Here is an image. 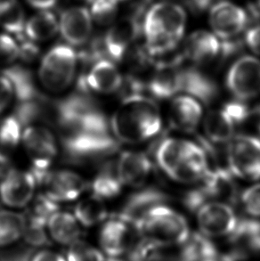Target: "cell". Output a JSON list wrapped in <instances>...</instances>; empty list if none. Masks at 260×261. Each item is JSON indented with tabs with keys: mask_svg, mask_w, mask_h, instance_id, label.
I'll return each instance as SVG.
<instances>
[{
	"mask_svg": "<svg viewBox=\"0 0 260 261\" xmlns=\"http://www.w3.org/2000/svg\"><path fill=\"white\" fill-rule=\"evenodd\" d=\"M258 3H259V4H260V0H259V1H258Z\"/></svg>",
	"mask_w": 260,
	"mask_h": 261,
	"instance_id": "db71d44e",
	"label": "cell"
},
{
	"mask_svg": "<svg viewBox=\"0 0 260 261\" xmlns=\"http://www.w3.org/2000/svg\"><path fill=\"white\" fill-rule=\"evenodd\" d=\"M59 22L53 13L44 11L31 18L25 24L24 34L34 42L46 41L57 35Z\"/></svg>",
	"mask_w": 260,
	"mask_h": 261,
	"instance_id": "f1b7e54d",
	"label": "cell"
},
{
	"mask_svg": "<svg viewBox=\"0 0 260 261\" xmlns=\"http://www.w3.org/2000/svg\"><path fill=\"white\" fill-rule=\"evenodd\" d=\"M166 201L167 196L161 191L152 188L139 191L127 200L118 217L136 227L137 223L151 208L166 203Z\"/></svg>",
	"mask_w": 260,
	"mask_h": 261,
	"instance_id": "cb8c5ba5",
	"label": "cell"
},
{
	"mask_svg": "<svg viewBox=\"0 0 260 261\" xmlns=\"http://www.w3.org/2000/svg\"><path fill=\"white\" fill-rule=\"evenodd\" d=\"M108 215L102 199L95 195L85 198L77 202L74 208V216L82 226L90 227L106 220Z\"/></svg>",
	"mask_w": 260,
	"mask_h": 261,
	"instance_id": "4dcf8cb0",
	"label": "cell"
},
{
	"mask_svg": "<svg viewBox=\"0 0 260 261\" xmlns=\"http://www.w3.org/2000/svg\"><path fill=\"white\" fill-rule=\"evenodd\" d=\"M236 126V120L225 107L207 113L203 120L206 137L216 144H228L235 137Z\"/></svg>",
	"mask_w": 260,
	"mask_h": 261,
	"instance_id": "d4e9b609",
	"label": "cell"
},
{
	"mask_svg": "<svg viewBox=\"0 0 260 261\" xmlns=\"http://www.w3.org/2000/svg\"><path fill=\"white\" fill-rule=\"evenodd\" d=\"M142 29L137 14L122 18L115 22L103 38L106 55L115 62L123 61L140 35Z\"/></svg>",
	"mask_w": 260,
	"mask_h": 261,
	"instance_id": "5bb4252c",
	"label": "cell"
},
{
	"mask_svg": "<svg viewBox=\"0 0 260 261\" xmlns=\"http://www.w3.org/2000/svg\"><path fill=\"white\" fill-rule=\"evenodd\" d=\"M187 25L183 7L171 2H161L148 10L143 22L144 49L150 57L171 53L178 46Z\"/></svg>",
	"mask_w": 260,
	"mask_h": 261,
	"instance_id": "7a4b0ae2",
	"label": "cell"
},
{
	"mask_svg": "<svg viewBox=\"0 0 260 261\" xmlns=\"http://www.w3.org/2000/svg\"><path fill=\"white\" fill-rule=\"evenodd\" d=\"M232 176L229 170H211L207 176L200 181L201 186L187 194L186 205L192 211H197L201 205L210 201L230 203L235 201L237 196V189Z\"/></svg>",
	"mask_w": 260,
	"mask_h": 261,
	"instance_id": "ba28073f",
	"label": "cell"
},
{
	"mask_svg": "<svg viewBox=\"0 0 260 261\" xmlns=\"http://www.w3.org/2000/svg\"><path fill=\"white\" fill-rule=\"evenodd\" d=\"M228 170L242 179H260V139L249 135L235 136L227 148Z\"/></svg>",
	"mask_w": 260,
	"mask_h": 261,
	"instance_id": "52a82bcc",
	"label": "cell"
},
{
	"mask_svg": "<svg viewBox=\"0 0 260 261\" xmlns=\"http://www.w3.org/2000/svg\"><path fill=\"white\" fill-rule=\"evenodd\" d=\"M136 228L144 239L162 246L182 245L191 236L186 218L165 203L151 208Z\"/></svg>",
	"mask_w": 260,
	"mask_h": 261,
	"instance_id": "3957f363",
	"label": "cell"
},
{
	"mask_svg": "<svg viewBox=\"0 0 260 261\" xmlns=\"http://www.w3.org/2000/svg\"><path fill=\"white\" fill-rule=\"evenodd\" d=\"M147 89L159 99L173 98L180 94L181 79L177 62L159 64L148 82Z\"/></svg>",
	"mask_w": 260,
	"mask_h": 261,
	"instance_id": "44dd1931",
	"label": "cell"
},
{
	"mask_svg": "<svg viewBox=\"0 0 260 261\" xmlns=\"http://www.w3.org/2000/svg\"><path fill=\"white\" fill-rule=\"evenodd\" d=\"M117 0H95L92 3V19L101 26L113 22L118 11Z\"/></svg>",
	"mask_w": 260,
	"mask_h": 261,
	"instance_id": "f35d334b",
	"label": "cell"
},
{
	"mask_svg": "<svg viewBox=\"0 0 260 261\" xmlns=\"http://www.w3.org/2000/svg\"><path fill=\"white\" fill-rule=\"evenodd\" d=\"M16 3H17L16 0H0V13L9 9Z\"/></svg>",
	"mask_w": 260,
	"mask_h": 261,
	"instance_id": "681fc988",
	"label": "cell"
},
{
	"mask_svg": "<svg viewBox=\"0 0 260 261\" xmlns=\"http://www.w3.org/2000/svg\"><path fill=\"white\" fill-rule=\"evenodd\" d=\"M30 261H66V259L56 251L42 250L33 255Z\"/></svg>",
	"mask_w": 260,
	"mask_h": 261,
	"instance_id": "f6af8a7d",
	"label": "cell"
},
{
	"mask_svg": "<svg viewBox=\"0 0 260 261\" xmlns=\"http://www.w3.org/2000/svg\"><path fill=\"white\" fill-rule=\"evenodd\" d=\"M85 1H87V2H88V3H93L94 1H95V0H85Z\"/></svg>",
	"mask_w": 260,
	"mask_h": 261,
	"instance_id": "816d5d0a",
	"label": "cell"
},
{
	"mask_svg": "<svg viewBox=\"0 0 260 261\" xmlns=\"http://www.w3.org/2000/svg\"><path fill=\"white\" fill-rule=\"evenodd\" d=\"M232 242L248 251H260V221L244 219L238 222L236 230L230 236Z\"/></svg>",
	"mask_w": 260,
	"mask_h": 261,
	"instance_id": "d6a6232c",
	"label": "cell"
},
{
	"mask_svg": "<svg viewBox=\"0 0 260 261\" xmlns=\"http://www.w3.org/2000/svg\"><path fill=\"white\" fill-rule=\"evenodd\" d=\"M117 1H122V0H117Z\"/></svg>",
	"mask_w": 260,
	"mask_h": 261,
	"instance_id": "f5cc1de1",
	"label": "cell"
},
{
	"mask_svg": "<svg viewBox=\"0 0 260 261\" xmlns=\"http://www.w3.org/2000/svg\"><path fill=\"white\" fill-rule=\"evenodd\" d=\"M222 43L218 37L206 31H197L185 44V57L197 64L211 63L221 53Z\"/></svg>",
	"mask_w": 260,
	"mask_h": 261,
	"instance_id": "7402d4cb",
	"label": "cell"
},
{
	"mask_svg": "<svg viewBox=\"0 0 260 261\" xmlns=\"http://www.w3.org/2000/svg\"><path fill=\"white\" fill-rule=\"evenodd\" d=\"M32 206L29 210L28 213L25 216L38 219L39 221L46 224L50 217L59 210L58 203L52 201L44 194H40L34 201L32 200Z\"/></svg>",
	"mask_w": 260,
	"mask_h": 261,
	"instance_id": "ab89813d",
	"label": "cell"
},
{
	"mask_svg": "<svg viewBox=\"0 0 260 261\" xmlns=\"http://www.w3.org/2000/svg\"><path fill=\"white\" fill-rule=\"evenodd\" d=\"M23 129V125L14 113L0 120V153L7 156V152L17 147Z\"/></svg>",
	"mask_w": 260,
	"mask_h": 261,
	"instance_id": "e575fe53",
	"label": "cell"
},
{
	"mask_svg": "<svg viewBox=\"0 0 260 261\" xmlns=\"http://www.w3.org/2000/svg\"><path fill=\"white\" fill-rule=\"evenodd\" d=\"M120 180L124 186L141 187L147 182L152 170V163L146 153L125 151L117 160Z\"/></svg>",
	"mask_w": 260,
	"mask_h": 261,
	"instance_id": "d6986e66",
	"label": "cell"
},
{
	"mask_svg": "<svg viewBox=\"0 0 260 261\" xmlns=\"http://www.w3.org/2000/svg\"><path fill=\"white\" fill-rule=\"evenodd\" d=\"M123 81V76L113 61L102 58L91 64L83 74H80L77 90L109 95L120 91Z\"/></svg>",
	"mask_w": 260,
	"mask_h": 261,
	"instance_id": "8fae6325",
	"label": "cell"
},
{
	"mask_svg": "<svg viewBox=\"0 0 260 261\" xmlns=\"http://www.w3.org/2000/svg\"><path fill=\"white\" fill-rule=\"evenodd\" d=\"M38 185L42 186L46 196L57 203L77 200L88 187L81 175L70 170H47Z\"/></svg>",
	"mask_w": 260,
	"mask_h": 261,
	"instance_id": "7c38bea8",
	"label": "cell"
},
{
	"mask_svg": "<svg viewBox=\"0 0 260 261\" xmlns=\"http://www.w3.org/2000/svg\"><path fill=\"white\" fill-rule=\"evenodd\" d=\"M25 217L10 211H0V247L19 240L24 232Z\"/></svg>",
	"mask_w": 260,
	"mask_h": 261,
	"instance_id": "1f68e13d",
	"label": "cell"
},
{
	"mask_svg": "<svg viewBox=\"0 0 260 261\" xmlns=\"http://www.w3.org/2000/svg\"><path fill=\"white\" fill-rule=\"evenodd\" d=\"M245 43L253 53L260 56V25L254 26L247 32Z\"/></svg>",
	"mask_w": 260,
	"mask_h": 261,
	"instance_id": "ee69618b",
	"label": "cell"
},
{
	"mask_svg": "<svg viewBox=\"0 0 260 261\" xmlns=\"http://www.w3.org/2000/svg\"><path fill=\"white\" fill-rule=\"evenodd\" d=\"M139 232L130 223L119 217L106 221L99 234L102 251L110 258H120L134 248L135 234Z\"/></svg>",
	"mask_w": 260,
	"mask_h": 261,
	"instance_id": "9a60e30c",
	"label": "cell"
},
{
	"mask_svg": "<svg viewBox=\"0 0 260 261\" xmlns=\"http://www.w3.org/2000/svg\"><path fill=\"white\" fill-rule=\"evenodd\" d=\"M210 23L215 35L223 40L235 39L248 24V15L242 7L228 1L215 4L210 11Z\"/></svg>",
	"mask_w": 260,
	"mask_h": 261,
	"instance_id": "2e32d148",
	"label": "cell"
},
{
	"mask_svg": "<svg viewBox=\"0 0 260 261\" xmlns=\"http://www.w3.org/2000/svg\"><path fill=\"white\" fill-rule=\"evenodd\" d=\"M213 0H189V3L191 4V7L194 8V10L198 12H201L205 9H207V7L211 6Z\"/></svg>",
	"mask_w": 260,
	"mask_h": 261,
	"instance_id": "7dc6e473",
	"label": "cell"
},
{
	"mask_svg": "<svg viewBox=\"0 0 260 261\" xmlns=\"http://www.w3.org/2000/svg\"><path fill=\"white\" fill-rule=\"evenodd\" d=\"M93 19L83 7L68 8L61 14L59 31L64 40L71 46H84L91 36Z\"/></svg>",
	"mask_w": 260,
	"mask_h": 261,
	"instance_id": "ac0fdd59",
	"label": "cell"
},
{
	"mask_svg": "<svg viewBox=\"0 0 260 261\" xmlns=\"http://www.w3.org/2000/svg\"><path fill=\"white\" fill-rule=\"evenodd\" d=\"M13 83L17 102H27L41 96L32 73L24 67L14 65L4 70Z\"/></svg>",
	"mask_w": 260,
	"mask_h": 261,
	"instance_id": "f546056e",
	"label": "cell"
},
{
	"mask_svg": "<svg viewBox=\"0 0 260 261\" xmlns=\"http://www.w3.org/2000/svg\"><path fill=\"white\" fill-rule=\"evenodd\" d=\"M211 170L203 147L188 141L182 158L169 177L180 183H196L203 179Z\"/></svg>",
	"mask_w": 260,
	"mask_h": 261,
	"instance_id": "e0dca14e",
	"label": "cell"
},
{
	"mask_svg": "<svg viewBox=\"0 0 260 261\" xmlns=\"http://www.w3.org/2000/svg\"><path fill=\"white\" fill-rule=\"evenodd\" d=\"M69 246L67 261H106L102 251L84 241H76Z\"/></svg>",
	"mask_w": 260,
	"mask_h": 261,
	"instance_id": "74e56055",
	"label": "cell"
},
{
	"mask_svg": "<svg viewBox=\"0 0 260 261\" xmlns=\"http://www.w3.org/2000/svg\"><path fill=\"white\" fill-rule=\"evenodd\" d=\"M183 245L182 261H201L217 257V251L210 238L202 233L191 234Z\"/></svg>",
	"mask_w": 260,
	"mask_h": 261,
	"instance_id": "836d02e7",
	"label": "cell"
},
{
	"mask_svg": "<svg viewBox=\"0 0 260 261\" xmlns=\"http://www.w3.org/2000/svg\"><path fill=\"white\" fill-rule=\"evenodd\" d=\"M19 58V46L15 39L0 34V65H8Z\"/></svg>",
	"mask_w": 260,
	"mask_h": 261,
	"instance_id": "b9f144b4",
	"label": "cell"
},
{
	"mask_svg": "<svg viewBox=\"0 0 260 261\" xmlns=\"http://www.w3.org/2000/svg\"><path fill=\"white\" fill-rule=\"evenodd\" d=\"M189 140L176 138H166L160 142L156 151L155 160L164 173L170 176L183 156Z\"/></svg>",
	"mask_w": 260,
	"mask_h": 261,
	"instance_id": "83f0119b",
	"label": "cell"
},
{
	"mask_svg": "<svg viewBox=\"0 0 260 261\" xmlns=\"http://www.w3.org/2000/svg\"><path fill=\"white\" fill-rule=\"evenodd\" d=\"M117 161H108L99 169L91 184L93 194L101 199H111L118 196L122 190Z\"/></svg>",
	"mask_w": 260,
	"mask_h": 261,
	"instance_id": "4316f807",
	"label": "cell"
},
{
	"mask_svg": "<svg viewBox=\"0 0 260 261\" xmlns=\"http://www.w3.org/2000/svg\"><path fill=\"white\" fill-rule=\"evenodd\" d=\"M201 102L188 95L173 97L169 108V120L173 127L184 132H193L202 119Z\"/></svg>",
	"mask_w": 260,
	"mask_h": 261,
	"instance_id": "ffe728a7",
	"label": "cell"
},
{
	"mask_svg": "<svg viewBox=\"0 0 260 261\" xmlns=\"http://www.w3.org/2000/svg\"><path fill=\"white\" fill-rule=\"evenodd\" d=\"M28 3L32 7H35L37 9L41 10H47L56 6L57 0H27Z\"/></svg>",
	"mask_w": 260,
	"mask_h": 261,
	"instance_id": "bcb514c9",
	"label": "cell"
},
{
	"mask_svg": "<svg viewBox=\"0 0 260 261\" xmlns=\"http://www.w3.org/2000/svg\"><path fill=\"white\" fill-rule=\"evenodd\" d=\"M25 24L24 12L18 3L0 13V26L11 34L16 37L23 34Z\"/></svg>",
	"mask_w": 260,
	"mask_h": 261,
	"instance_id": "d590c367",
	"label": "cell"
},
{
	"mask_svg": "<svg viewBox=\"0 0 260 261\" xmlns=\"http://www.w3.org/2000/svg\"><path fill=\"white\" fill-rule=\"evenodd\" d=\"M15 98L14 88L10 79L4 71L0 73V113H3Z\"/></svg>",
	"mask_w": 260,
	"mask_h": 261,
	"instance_id": "7bdbcfd3",
	"label": "cell"
},
{
	"mask_svg": "<svg viewBox=\"0 0 260 261\" xmlns=\"http://www.w3.org/2000/svg\"><path fill=\"white\" fill-rule=\"evenodd\" d=\"M181 93L197 99L203 103L214 101L218 95V87L209 76L195 68L180 67Z\"/></svg>",
	"mask_w": 260,
	"mask_h": 261,
	"instance_id": "603a6c76",
	"label": "cell"
},
{
	"mask_svg": "<svg viewBox=\"0 0 260 261\" xmlns=\"http://www.w3.org/2000/svg\"><path fill=\"white\" fill-rule=\"evenodd\" d=\"M30 260V251H22L19 252V254L15 253L14 256H7L1 258L0 261H29Z\"/></svg>",
	"mask_w": 260,
	"mask_h": 261,
	"instance_id": "c3c4849f",
	"label": "cell"
},
{
	"mask_svg": "<svg viewBox=\"0 0 260 261\" xmlns=\"http://www.w3.org/2000/svg\"><path fill=\"white\" fill-rule=\"evenodd\" d=\"M47 231L53 240L68 246L80 240L81 234L80 222L74 214L59 211L55 212L48 219Z\"/></svg>",
	"mask_w": 260,
	"mask_h": 261,
	"instance_id": "484cf974",
	"label": "cell"
},
{
	"mask_svg": "<svg viewBox=\"0 0 260 261\" xmlns=\"http://www.w3.org/2000/svg\"><path fill=\"white\" fill-rule=\"evenodd\" d=\"M162 127V114L157 103L143 94L122 98L111 120L113 136L118 141L129 145L154 138Z\"/></svg>",
	"mask_w": 260,
	"mask_h": 261,
	"instance_id": "6da1fadb",
	"label": "cell"
},
{
	"mask_svg": "<svg viewBox=\"0 0 260 261\" xmlns=\"http://www.w3.org/2000/svg\"><path fill=\"white\" fill-rule=\"evenodd\" d=\"M241 202L244 211L252 218L260 217V184L248 187L241 195Z\"/></svg>",
	"mask_w": 260,
	"mask_h": 261,
	"instance_id": "60d3db41",
	"label": "cell"
},
{
	"mask_svg": "<svg viewBox=\"0 0 260 261\" xmlns=\"http://www.w3.org/2000/svg\"><path fill=\"white\" fill-rule=\"evenodd\" d=\"M226 87L238 100H248L260 95V60L244 56L229 68Z\"/></svg>",
	"mask_w": 260,
	"mask_h": 261,
	"instance_id": "30bf717a",
	"label": "cell"
},
{
	"mask_svg": "<svg viewBox=\"0 0 260 261\" xmlns=\"http://www.w3.org/2000/svg\"><path fill=\"white\" fill-rule=\"evenodd\" d=\"M79 59L73 48L57 45L43 57L39 78L43 87L52 93L66 90L77 77Z\"/></svg>",
	"mask_w": 260,
	"mask_h": 261,
	"instance_id": "277c9868",
	"label": "cell"
},
{
	"mask_svg": "<svg viewBox=\"0 0 260 261\" xmlns=\"http://www.w3.org/2000/svg\"><path fill=\"white\" fill-rule=\"evenodd\" d=\"M21 142L32 162V171L38 182L39 177L49 170L57 156V138L49 128L39 124H32L24 127Z\"/></svg>",
	"mask_w": 260,
	"mask_h": 261,
	"instance_id": "8992f818",
	"label": "cell"
},
{
	"mask_svg": "<svg viewBox=\"0 0 260 261\" xmlns=\"http://www.w3.org/2000/svg\"><path fill=\"white\" fill-rule=\"evenodd\" d=\"M196 212L200 233L207 238L230 237L239 222L232 206L223 201L206 202Z\"/></svg>",
	"mask_w": 260,
	"mask_h": 261,
	"instance_id": "9c48e42d",
	"label": "cell"
},
{
	"mask_svg": "<svg viewBox=\"0 0 260 261\" xmlns=\"http://www.w3.org/2000/svg\"><path fill=\"white\" fill-rule=\"evenodd\" d=\"M201 261H220V260H218V258H217V257H215V258H206V259H203V260H201Z\"/></svg>",
	"mask_w": 260,
	"mask_h": 261,
	"instance_id": "f907efd6",
	"label": "cell"
},
{
	"mask_svg": "<svg viewBox=\"0 0 260 261\" xmlns=\"http://www.w3.org/2000/svg\"><path fill=\"white\" fill-rule=\"evenodd\" d=\"M25 227L23 236L27 244L34 247H41L48 244L47 224L38 219L25 216Z\"/></svg>",
	"mask_w": 260,
	"mask_h": 261,
	"instance_id": "8d00e7d4",
	"label": "cell"
},
{
	"mask_svg": "<svg viewBox=\"0 0 260 261\" xmlns=\"http://www.w3.org/2000/svg\"><path fill=\"white\" fill-rule=\"evenodd\" d=\"M37 179L32 171L7 170L0 181V200L11 208H22L32 202Z\"/></svg>",
	"mask_w": 260,
	"mask_h": 261,
	"instance_id": "4fadbf2b",
	"label": "cell"
},
{
	"mask_svg": "<svg viewBox=\"0 0 260 261\" xmlns=\"http://www.w3.org/2000/svg\"><path fill=\"white\" fill-rule=\"evenodd\" d=\"M62 142L67 156L74 162L105 159L119 150V141L113 133H63Z\"/></svg>",
	"mask_w": 260,
	"mask_h": 261,
	"instance_id": "5b68a950",
	"label": "cell"
},
{
	"mask_svg": "<svg viewBox=\"0 0 260 261\" xmlns=\"http://www.w3.org/2000/svg\"><path fill=\"white\" fill-rule=\"evenodd\" d=\"M259 130H260V123H259Z\"/></svg>",
	"mask_w": 260,
	"mask_h": 261,
	"instance_id": "11a10c76",
	"label": "cell"
}]
</instances>
